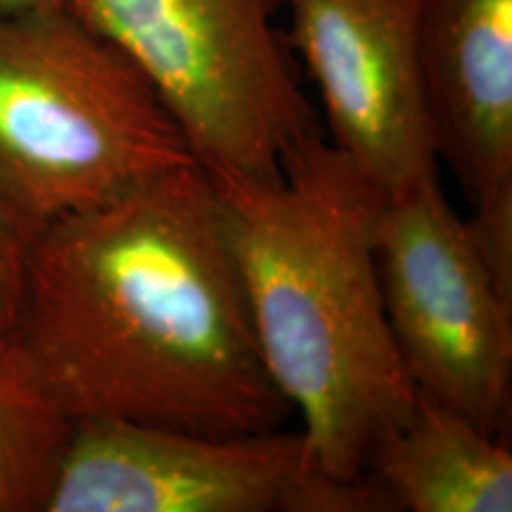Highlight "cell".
Returning a JSON list of instances; mask_svg holds the SVG:
<instances>
[{"label":"cell","mask_w":512,"mask_h":512,"mask_svg":"<svg viewBox=\"0 0 512 512\" xmlns=\"http://www.w3.org/2000/svg\"><path fill=\"white\" fill-rule=\"evenodd\" d=\"M375 245L389 328L413 387L496 437L510 406L512 299L437 174L387 195Z\"/></svg>","instance_id":"5"},{"label":"cell","mask_w":512,"mask_h":512,"mask_svg":"<svg viewBox=\"0 0 512 512\" xmlns=\"http://www.w3.org/2000/svg\"><path fill=\"white\" fill-rule=\"evenodd\" d=\"M411 512H510L512 453L463 413L415 389V403L370 456Z\"/></svg>","instance_id":"9"},{"label":"cell","mask_w":512,"mask_h":512,"mask_svg":"<svg viewBox=\"0 0 512 512\" xmlns=\"http://www.w3.org/2000/svg\"><path fill=\"white\" fill-rule=\"evenodd\" d=\"M399 501L373 470L356 477H332L306 470L292 486L283 512H396Z\"/></svg>","instance_id":"11"},{"label":"cell","mask_w":512,"mask_h":512,"mask_svg":"<svg viewBox=\"0 0 512 512\" xmlns=\"http://www.w3.org/2000/svg\"><path fill=\"white\" fill-rule=\"evenodd\" d=\"M31 230L0 197V335H10L22 294Z\"/></svg>","instance_id":"12"},{"label":"cell","mask_w":512,"mask_h":512,"mask_svg":"<svg viewBox=\"0 0 512 512\" xmlns=\"http://www.w3.org/2000/svg\"><path fill=\"white\" fill-rule=\"evenodd\" d=\"M304 472L302 430L211 437L81 418L43 512H283Z\"/></svg>","instance_id":"6"},{"label":"cell","mask_w":512,"mask_h":512,"mask_svg":"<svg viewBox=\"0 0 512 512\" xmlns=\"http://www.w3.org/2000/svg\"><path fill=\"white\" fill-rule=\"evenodd\" d=\"M72 422L0 335V512H43Z\"/></svg>","instance_id":"10"},{"label":"cell","mask_w":512,"mask_h":512,"mask_svg":"<svg viewBox=\"0 0 512 512\" xmlns=\"http://www.w3.org/2000/svg\"><path fill=\"white\" fill-rule=\"evenodd\" d=\"M10 337L72 420L238 437L292 415L261 358L219 190L200 164L36 228Z\"/></svg>","instance_id":"1"},{"label":"cell","mask_w":512,"mask_h":512,"mask_svg":"<svg viewBox=\"0 0 512 512\" xmlns=\"http://www.w3.org/2000/svg\"><path fill=\"white\" fill-rule=\"evenodd\" d=\"M275 0H67L131 57L214 178L273 181L313 133Z\"/></svg>","instance_id":"4"},{"label":"cell","mask_w":512,"mask_h":512,"mask_svg":"<svg viewBox=\"0 0 512 512\" xmlns=\"http://www.w3.org/2000/svg\"><path fill=\"white\" fill-rule=\"evenodd\" d=\"M337 150L377 188L437 174L418 60L420 0H283Z\"/></svg>","instance_id":"7"},{"label":"cell","mask_w":512,"mask_h":512,"mask_svg":"<svg viewBox=\"0 0 512 512\" xmlns=\"http://www.w3.org/2000/svg\"><path fill=\"white\" fill-rule=\"evenodd\" d=\"M211 181L264 366L302 415L306 470L368 472L415 403L377 271L387 192L320 133L287 152L273 181Z\"/></svg>","instance_id":"2"},{"label":"cell","mask_w":512,"mask_h":512,"mask_svg":"<svg viewBox=\"0 0 512 512\" xmlns=\"http://www.w3.org/2000/svg\"><path fill=\"white\" fill-rule=\"evenodd\" d=\"M67 8V0H0V12H46Z\"/></svg>","instance_id":"13"},{"label":"cell","mask_w":512,"mask_h":512,"mask_svg":"<svg viewBox=\"0 0 512 512\" xmlns=\"http://www.w3.org/2000/svg\"><path fill=\"white\" fill-rule=\"evenodd\" d=\"M434 152L472 202V240L512 294V0H420Z\"/></svg>","instance_id":"8"},{"label":"cell","mask_w":512,"mask_h":512,"mask_svg":"<svg viewBox=\"0 0 512 512\" xmlns=\"http://www.w3.org/2000/svg\"><path fill=\"white\" fill-rule=\"evenodd\" d=\"M197 164L119 46L69 8L0 12V197L34 233Z\"/></svg>","instance_id":"3"}]
</instances>
